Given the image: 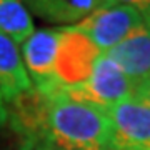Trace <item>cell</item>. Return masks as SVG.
<instances>
[{
	"label": "cell",
	"instance_id": "1",
	"mask_svg": "<svg viewBox=\"0 0 150 150\" xmlns=\"http://www.w3.org/2000/svg\"><path fill=\"white\" fill-rule=\"evenodd\" d=\"M8 107L18 112L17 125L27 139L43 140L57 150H112L108 110L62 90L48 95L32 90Z\"/></svg>",
	"mask_w": 150,
	"mask_h": 150
},
{
	"label": "cell",
	"instance_id": "2",
	"mask_svg": "<svg viewBox=\"0 0 150 150\" xmlns=\"http://www.w3.org/2000/svg\"><path fill=\"white\" fill-rule=\"evenodd\" d=\"M74 28L100 54H105L137 32L145 30V23L135 2L105 0L100 8Z\"/></svg>",
	"mask_w": 150,
	"mask_h": 150
},
{
	"label": "cell",
	"instance_id": "3",
	"mask_svg": "<svg viewBox=\"0 0 150 150\" xmlns=\"http://www.w3.org/2000/svg\"><path fill=\"white\" fill-rule=\"evenodd\" d=\"M65 27L62 28H40L30 35L20 45L22 60L33 90L48 95L59 92V69L65 47Z\"/></svg>",
	"mask_w": 150,
	"mask_h": 150
},
{
	"label": "cell",
	"instance_id": "4",
	"mask_svg": "<svg viewBox=\"0 0 150 150\" xmlns=\"http://www.w3.org/2000/svg\"><path fill=\"white\" fill-rule=\"evenodd\" d=\"M62 92L72 98L110 110L122 100L134 95V85L107 54H98L85 80L79 85L62 88Z\"/></svg>",
	"mask_w": 150,
	"mask_h": 150
},
{
	"label": "cell",
	"instance_id": "5",
	"mask_svg": "<svg viewBox=\"0 0 150 150\" xmlns=\"http://www.w3.org/2000/svg\"><path fill=\"white\" fill-rule=\"evenodd\" d=\"M112 150H150V103L132 95L108 110Z\"/></svg>",
	"mask_w": 150,
	"mask_h": 150
},
{
	"label": "cell",
	"instance_id": "6",
	"mask_svg": "<svg viewBox=\"0 0 150 150\" xmlns=\"http://www.w3.org/2000/svg\"><path fill=\"white\" fill-rule=\"evenodd\" d=\"M33 90L20 47L12 38L0 33V95L5 105H12Z\"/></svg>",
	"mask_w": 150,
	"mask_h": 150
},
{
	"label": "cell",
	"instance_id": "7",
	"mask_svg": "<svg viewBox=\"0 0 150 150\" xmlns=\"http://www.w3.org/2000/svg\"><path fill=\"white\" fill-rule=\"evenodd\" d=\"M105 54L123 70L135 92L150 77V30H140Z\"/></svg>",
	"mask_w": 150,
	"mask_h": 150
},
{
	"label": "cell",
	"instance_id": "8",
	"mask_svg": "<svg viewBox=\"0 0 150 150\" xmlns=\"http://www.w3.org/2000/svg\"><path fill=\"white\" fill-rule=\"evenodd\" d=\"M28 12L50 23L75 27L97 8L105 4L103 0H28L23 2Z\"/></svg>",
	"mask_w": 150,
	"mask_h": 150
},
{
	"label": "cell",
	"instance_id": "9",
	"mask_svg": "<svg viewBox=\"0 0 150 150\" xmlns=\"http://www.w3.org/2000/svg\"><path fill=\"white\" fill-rule=\"evenodd\" d=\"M33 32V18L23 2L0 0V33L22 45Z\"/></svg>",
	"mask_w": 150,
	"mask_h": 150
},
{
	"label": "cell",
	"instance_id": "10",
	"mask_svg": "<svg viewBox=\"0 0 150 150\" xmlns=\"http://www.w3.org/2000/svg\"><path fill=\"white\" fill-rule=\"evenodd\" d=\"M22 150H57L54 149L50 144L43 142V140H35V139H27L25 140V145Z\"/></svg>",
	"mask_w": 150,
	"mask_h": 150
},
{
	"label": "cell",
	"instance_id": "11",
	"mask_svg": "<svg viewBox=\"0 0 150 150\" xmlns=\"http://www.w3.org/2000/svg\"><path fill=\"white\" fill-rule=\"evenodd\" d=\"M135 4H137L140 13H142L145 28H147V30H150V0H147V2H135Z\"/></svg>",
	"mask_w": 150,
	"mask_h": 150
},
{
	"label": "cell",
	"instance_id": "12",
	"mask_svg": "<svg viewBox=\"0 0 150 150\" xmlns=\"http://www.w3.org/2000/svg\"><path fill=\"white\" fill-rule=\"evenodd\" d=\"M134 95L140 97L142 100H145L147 103H150V77H149V79H147V80H145L140 87H137V88H135Z\"/></svg>",
	"mask_w": 150,
	"mask_h": 150
},
{
	"label": "cell",
	"instance_id": "13",
	"mask_svg": "<svg viewBox=\"0 0 150 150\" xmlns=\"http://www.w3.org/2000/svg\"><path fill=\"white\" fill-rule=\"evenodd\" d=\"M7 122H8V110H7V105L0 95V127H4Z\"/></svg>",
	"mask_w": 150,
	"mask_h": 150
}]
</instances>
